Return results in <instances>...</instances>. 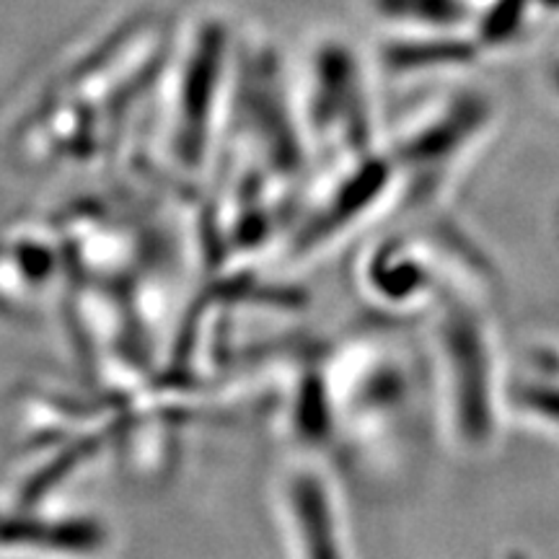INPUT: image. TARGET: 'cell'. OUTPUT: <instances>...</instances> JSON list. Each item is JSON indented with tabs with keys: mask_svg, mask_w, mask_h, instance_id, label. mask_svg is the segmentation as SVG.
<instances>
[{
	"mask_svg": "<svg viewBox=\"0 0 559 559\" xmlns=\"http://www.w3.org/2000/svg\"><path fill=\"white\" fill-rule=\"evenodd\" d=\"M107 547V528L94 521H52L34 515H0V551L11 555L96 557Z\"/></svg>",
	"mask_w": 559,
	"mask_h": 559,
	"instance_id": "3957f363",
	"label": "cell"
},
{
	"mask_svg": "<svg viewBox=\"0 0 559 559\" xmlns=\"http://www.w3.org/2000/svg\"><path fill=\"white\" fill-rule=\"evenodd\" d=\"M275 508L293 559H347L337 502L317 466H285L275 487Z\"/></svg>",
	"mask_w": 559,
	"mask_h": 559,
	"instance_id": "6da1fadb",
	"label": "cell"
},
{
	"mask_svg": "<svg viewBox=\"0 0 559 559\" xmlns=\"http://www.w3.org/2000/svg\"><path fill=\"white\" fill-rule=\"evenodd\" d=\"M445 332V366L451 370V396H461L459 415L461 432L469 443L487 438V355L481 345L479 330L469 319H449Z\"/></svg>",
	"mask_w": 559,
	"mask_h": 559,
	"instance_id": "7a4b0ae2",
	"label": "cell"
}]
</instances>
